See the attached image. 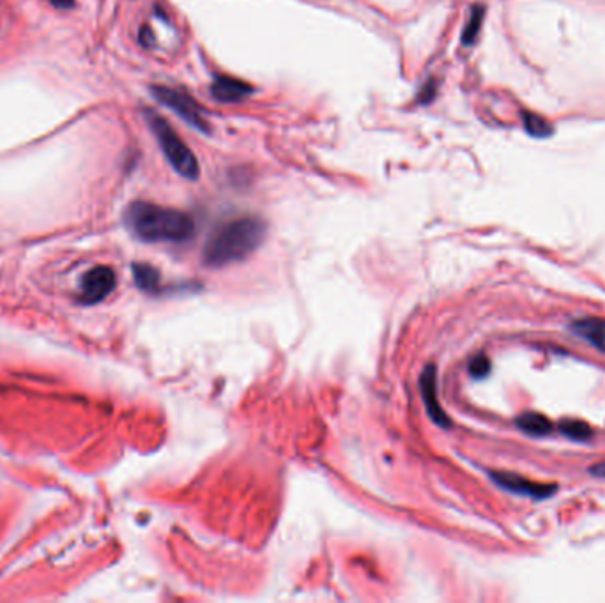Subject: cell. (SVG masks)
I'll return each instance as SVG.
<instances>
[{
    "label": "cell",
    "instance_id": "cell-9",
    "mask_svg": "<svg viewBox=\"0 0 605 603\" xmlns=\"http://www.w3.org/2000/svg\"><path fill=\"white\" fill-rule=\"evenodd\" d=\"M572 330L577 337L588 340L597 348L605 350V321L601 319H581L572 324Z\"/></svg>",
    "mask_w": 605,
    "mask_h": 603
},
{
    "label": "cell",
    "instance_id": "cell-11",
    "mask_svg": "<svg viewBox=\"0 0 605 603\" xmlns=\"http://www.w3.org/2000/svg\"><path fill=\"white\" fill-rule=\"evenodd\" d=\"M517 427L529 435H547L552 431L550 420L538 413H524L517 418Z\"/></svg>",
    "mask_w": 605,
    "mask_h": 603
},
{
    "label": "cell",
    "instance_id": "cell-18",
    "mask_svg": "<svg viewBox=\"0 0 605 603\" xmlns=\"http://www.w3.org/2000/svg\"><path fill=\"white\" fill-rule=\"evenodd\" d=\"M59 9H70L75 5V0H50Z\"/></svg>",
    "mask_w": 605,
    "mask_h": 603
},
{
    "label": "cell",
    "instance_id": "cell-7",
    "mask_svg": "<svg viewBox=\"0 0 605 603\" xmlns=\"http://www.w3.org/2000/svg\"><path fill=\"white\" fill-rule=\"evenodd\" d=\"M420 389H422V397L424 402L427 406L429 416L433 423H437L439 427H450V418L446 416V413L439 407V400H437V370L433 364H429L420 379Z\"/></svg>",
    "mask_w": 605,
    "mask_h": 603
},
{
    "label": "cell",
    "instance_id": "cell-10",
    "mask_svg": "<svg viewBox=\"0 0 605 603\" xmlns=\"http://www.w3.org/2000/svg\"><path fill=\"white\" fill-rule=\"evenodd\" d=\"M483 20H485V5H482V4L473 5L469 20H467V23L464 27V32H462V45H466V46L475 45L476 38L480 36Z\"/></svg>",
    "mask_w": 605,
    "mask_h": 603
},
{
    "label": "cell",
    "instance_id": "cell-14",
    "mask_svg": "<svg viewBox=\"0 0 605 603\" xmlns=\"http://www.w3.org/2000/svg\"><path fill=\"white\" fill-rule=\"evenodd\" d=\"M558 429L565 437L574 439V440H588L593 435L592 427L584 422H579V420H563L558 425Z\"/></svg>",
    "mask_w": 605,
    "mask_h": 603
},
{
    "label": "cell",
    "instance_id": "cell-2",
    "mask_svg": "<svg viewBox=\"0 0 605 603\" xmlns=\"http://www.w3.org/2000/svg\"><path fill=\"white\" fill-rule=\"evenodd\" d=\"M126 227L147 243H184L195 234L193 218L179 209L133 202L124 213Z\"/></svg>",
    "mask_w": 605,
    "mask_h": 603
},
{
    "label": "cell",
    "instance_id": "cell-5",
    "mask_svg": "<svg viewBox=\"0 0 605 603\" xmlns=\"http://www.w3.org/2000/svg\"><path fill=\"white\" fill-rule=\"evenodd\" d=\"M115 272L106 265H97L87 271L80 281V299L86 305H96L108 297L115 289Z\"/></svg>",
    "mask_w": 605,
    "mask_h": 603
},
{
    "label": "cell",
    "instance_id": "cell-16",
    "mask_svg": "<svg viewBox=\"0 0 605 603\" xmlns=\"http://www.w3.org/2000/svg\"><path fill=\"white\" fill-rule=\"evenodd\" d=\"M435 94H437V82L431 79L425 86L420 88V94H418L416 99H418L420 105H429V103H433Z\"/></svg>",
    "mask_w": 605,
    "mask_h": 603
},
{
    "label": "cell",
    "instance_id": "cell-13",
    "mask_svg": "<svg viewBox=\"0 0 605 603\" xmlns=\"http://www.w3.org/2000/svg\"><path fill=\"white\" fill-rule=\"evenodd\" d=\"M522 121H524V128L525 131L534 137V138H547L554 133L552 126L540 115H534V113H524L522 115Z\"/></svg>",
    "mask_w": 605,
    "mask_h": 603
},
{
    "label": "cell",
    "instance_id": "cell-1",
    "mask_svg": "<svg viewBox=\"0 0 605 603\" xmlns=\"http://www.w3.org/2000/svg\"><path fill=\"white\" fill-rule=\"evenodd\" d=\"M265 223L259 216H238L220 223L204 245L202 260L207 267H223L252 255L265 238Z\"/></svg>",
    "mask_w": 605,
    "mask_h": 603
},
{
    "label": "cell",
    "instance_id": "cell-6",
    "mask_svg": "<svg viewBox=\"0 0 605 603\" xmlns=\"http://www.w3.org/2000/svg\"><path fill=\"white\" fill-rule=\"evenodd\" d=\"M491 478H492V482H496L501 489H505L508 492L534 498V499H545V498H549L556 492V485L534 483V482H529L519 474H512V473H491Z\"/></svg>",
    "mask_w": 605,
    "mask_h": 603
},
{
    "label": "cell",
    "instance_id": "cell-17",
    "mask_svg": "<svg viewBox=\"0 0 605 603\" xmlns=\"http://www.w3.org/2000/svg\"><path fill=\"white\" fill-rule=\"evenodd\" d=\"M590 473H592L593 476H599V478H605V462H601V464H597V465L590 467Z\"/></svg>",
    "mask_w": 605,
    "mask_h": 603
},
{
    "label": "cell",
    "instance_id": "cell-4",
    "mask_svg": "<svg viewBox=\"0 0 605 603\" xmlns=\"http://www.w3.org/2000/svg\"><path fill=\"white\" fill-rule=\"evenodd\" d=\"M151 94L197 131L211 133V124L207 121V115L186 90L177 88V87L153 86Z\"/></svg>",
    "mask_w": 605,
    "mask_h": 603
},
{
    "label": "cell",
    "instance_id": "cell-8",
    "mask_svg": "<svg viewBox=\"0 0 605 603\" xmlns=\"http://www.w3.org/2000/svg\"><path fill=\"white\" fill-rule=\"evenodd\" d=\"M254 94V87L234 77H216L211 84V96L220 103H239Z\"/></svg>",
    "mask_w": 605,
    "mask_h": 603
},
{
    "label": "cell",
    "instance_id": "cell-12",
    "mask_svg": "<svg viewBox=\"0 0 605 603\" xmlns=\"http://www.w3.org/2000/svg\"><path fill=\"white\" fill-rule=\"evenodd\" d=\"M133 274H135V281L140 289L144 290H155L158 289L160 283V274L155 267L147 265V264H135L133 265Z\"/></svg>",
    "mask_w": 605,
    "mask_h": 603
},
{
    "label": "cell",
    "instance_id": "cell-15",
    "mask_svg": "<svg viewBox=\"0 0 605 603\" xmlns=\"http://www.w3.org/2000/svg\"><path fill=\"white\" fill-rule=\"evenodd\" d=\"M491 372V361L485 354H478L471 359L469 363V373L475 377V379H483L485 375H489Z\"/></svg>",
    "mask_w": 605,
    "mask_h": 603
},
{
    "label": "cell",
    "instance_id": "cell-3",
    "mask_svg": "<svg viewBox=\"0 0 605 603\" xmlns=\"http://www.w3.org/2000/svg\"><path fill=\"white\" fill-rule=\"evenodd\" d=\"M146 122L149 124L153 135L156 137L160 149L164 151L167 162L172 165L173 171L184 179L195 180L200 175V165L193 155V151L184 144V140L173 131L172 126L156 112L146 110Z\"/></svg>",
    "mask_w": 605,
    "mask_h": 603
}]
</instances>
